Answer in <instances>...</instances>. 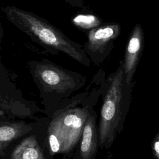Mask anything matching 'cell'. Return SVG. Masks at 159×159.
<instances>
[{
	"instance_id": "6da1fadb",
	"label": "cell",
	"mask_w": 159,
	"mask_h": 159,
	"mask_svg": "<svg viewBox=\"0 0 159 159\" xmlns=\"http://www.w3.org/2000/svg\"><path fill=\"white\" fill-rule=\"evenodd\" d=\"M1 11L11 23L49 53L55 55L63 52L83 65H90L91 60L83 46L68 38L46 19L15 6L2 7Z\"/></svg>"
},
{
	"instance_id": "7a4b0ae2",
	"label": "cell",
	"mask_w": 159,
	"mask_h": 159,
	"mask_svg": "<svg viewBox=\"0 0 159 159\" xmlns=\"http://www.w3.org/2000/svg\"><path fill=\"white\" fill-rule=\"evenodd\" d=\"M132 86L125 80L124 61L105 83L98 125L99 147L108 148L122 130L130 99Z\"/></svg>"
},
{
	"instance_id": "3957f363",
	"label": "cell",
	"mask_w": 159,
	"mask_h": 159,
	"mask_svg": "<svg viewBox=\"0 0 159 159\" xmlns=\"http://www.w3.org/2000/svg\"><path fill=\"white\" fill-rule=\"evenodd\" d=\"M91 109L89 104L83 103L80 107L70 105L56 113L48 125L46 135L52 155L68 154L75 149Z\"/></svg>"
},
{
	"instance_id": "277c9868",
	"label": "cell",
	"mask_w": 159,
	"mask_h": 159,
	"mask_svg": "<svg viewBox=\"0 0 159 159\" xmlns=\"http://www.w3.org/2000/svg\"><path fill=\"white\" fill-rule=\"evenodd\" d=\"M27 65L34 80L46 92L70 94L85 83L84 76L66 70L48 59L32 60Z\"/></svg>"
},
{
	"instance_id": "5b68a950",
	"label": "cell",
	"mask_w": 159,
	"mask_h": 159,
	"mask_svg": "<svg viewBox=\"0 0 159 159\" xmlns=\"http://www.w3.org/2000/svg\"><path fill=\"white\" fill-rule=\"evenodd\" d=\"M120 32V24L116 22L104 23L88 31L83 48L91 61L96 65L102 63L110 55Z\"/></svg>"
},
{
	"instance_id": "8992f818",
	"label": "cell",
	"mask_w": 159,
	"mask_h": 159,
	"mask_svg": "<svg viewBox=\"0 0 159 159\" xmlns=\"http://www.w3.org/2000/svg\"><path fill=\"white\" fill-rule=\"evenodd\" d=\"M144 44V34L140 24H137L133 28L128 39L124 59V68L126 82L132 86Z\"/></svg>"
},
{
	"instance_id": "52a82bcc",
	"label": "cell",
	"mask_w": 159,
	"mask_h": 159,
	"mask_svg": "<svg viewBox=\"0 0 159 159\" xmlns=\"http://www.w3.org/2000/svg\"><path fill=\"white\" fill-rule=\"evenodd\" d=\"M97 114L91 110L84 124L80 140V159H94L99 147L98 127L96 125Z\"/></svg>"
},
{
	"instance_id": "ba28073f",
	"label": "cell",
	"mask_w": 159,
	"mask_h": 159,
	"mask_svg": "<svg viewBox=\"0 0 159 159\" xmlns=\"http://www.w3.org/2000/svg\"><path fill=\"white\" fill-rule=\"evenodd\" d=\"M32 124L24 121H1L0 125V156L2 159L6 156V150L14 140L29 133L34 129Z\"/></svg>"
},
{
	"instance_id": "9c48e42d",
	"label": "cell",
	"mask_w": 159,
	"mask_h": 159,
	"mask_svg": "<svg viewBox=\"0 0 159 159\" xmlns=\"http://www.w3.org/2000/svg\"><path fill=\"white\" fill-rule=\"evenodd\" d=\"M43 148L37 136L32 135L24 138L13 148L10 159H46Z\"/></svg>"
},
{
	"instance_id": "30bf717a",
	"label": "cell",
	"mask_w": 159,
	"mask_h": 159,
	"mask_svg": "<svg viewBox=\"0 0 159 159\" xmlns=\"http://www.w3.org/2000/svg\"><path fill=\"white\" fill-rule=\"evenodd\" d=\"M71 21L77 29L87 32L102 24V20L101 18L94 14L90 13L77 14L72 17Z\"/></svg>"
},
{
	"instance_id": "8fae6325",
	"label": "cell",
	"mask_w": 159,
	"mask_h": 159,
	"mask_svg": "<svg viewBox=\"0 0 159 159\" xmlns=\"http://www.w3.org/2000/svg\"><path fill=\"white\" fill-rule=\"evenodd\" d=\"M151 149L154 157L159 159V132H158L151 142Z\"/></svg>"
},
{
	"instance_id": "7c38bea8",
	"label": "cell",
	"mask_w": 159,
	"mask_h": 159,
	"mask_svg": "<svg viewBox=\"0 0 159 159\" xmlns=\"http://www.w3.org/2000/svg\"><path fill=\"white\" fill-rule=\"evenodd\" d=\"M70 5L81 9L85 8V4L84 0H63Z\"/></svg>"
},
{
	"instance_id": "4fadbf2b",
	"label": "cell",
	"mask_w": 159,
	"mask_h": 159,
	"mask_svg": "<svg viewBox=\"0 0 159 159\" xmlns=\"http://www.w3.org/2000/svg\"><path fill=\"white\" fill-rule=\"evenodd\" d=\"M63 159H65V158H63ZM65 159H66V158H65Z\"/></svg>"
},
{
	"instance_id": "5bb4252c",
	"label": "cell",
	"mask_w": 159,
	"mask_h": 159,
	"mask_svg": "<svg viewBox=\"0 0 159 159\" xmlns=\"http://www.w3.org/2000/svg\"></svg>"
}]
</instances>
